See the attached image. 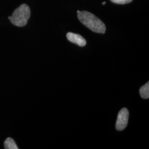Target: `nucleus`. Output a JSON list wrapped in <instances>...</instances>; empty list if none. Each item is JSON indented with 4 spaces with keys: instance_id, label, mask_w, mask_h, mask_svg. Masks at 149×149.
Segmentation results:
<instances>
[{
    "instance_id": "obj_1",
    "label": "nucleus",
    "mask_w": 149,
    "mask_h": 149,
    "mask_svg": "<svg viewBox=\"0 0 149 149\" xmlns=\"http://www.w3.org/2000/svg\"><path fill=\"white\" fill-rule=\"evenodd\" d=\"M78 18L84 26L92 31L104 34L106 32L104 23L96 16L87 11H81L78 13Z\"/></svg>"
},
{
    "instance_id": "obj_6",
    "label": "nucleus",
    "mask_w": 149,
    "mask_h": 149,
    "mask_svg": "<svg viewBox=\"0 0 149 149\" xmlns=\"http://www.w3.org/2000/svg\"><path fill=\"white\" fill-rule=\"evenodd\" d=\"M4 146L6 149H18L15 141L11 138L6 139L4 142Z\"/></svg>"
},
{
    "instance_id": "obj_5",
    "label": "nucleus",
    "mask_w": 149,
    "mask_h": 149,
    "mask_svg": "<svg viewBox=\"0 0 149 149\" xmlns=\"http://www.w3.org/2000/svg\"><path fill=\"white\" fill-rule=\"evenodd\" d=\"M140 96L144 99H148L149 97V82L143 86L139 90Z\"/></svg>"
},
{
    "instance_id": "obj_3",
    "label": "nucleus",
    "mask_w": 149,
    "mask_h": 149,
    "mask_svg": "<svg viewBox=\"0 0 149 149\" xmlns=\"http://www.w3.org/2000/svg\"><path fill=\"white\" fill-rule=\"evenodd\" d=\"M129 111L125 108H122L118 114L116 128L118 131L123 130L128 125Z\"/></svg>"
},
{
    "instance_id": "obj_8",
    "label": "nucleus",
    "mask_w": 149,
    "mask_h": 149,
    "mask_svg": "<svg viewBox=\"0 0 149 149\" xmlns=\"http://www.w3.org/2000/svg\"><path fill=\"white\" fill-rule=\"evenodd\" d=\"M106 3V2H104L102 3V5H104Z\"/></svg>"
},
{
    "instance_id": "obj_9",
    "label": "nucleus",
    "mask_w": 149,
    "mask_h": 149,
    "mask_svg": "<svg viewBox=\"0 0 149 149\" xmlns=\"http://www.w3.org/2000/svg\"><path fill=\"white\" fill-rule=\"evenodd\" d=\"M80 11H77V13H79V12H80Z\"/></svg>"
},
{
    "instance_id": "obj_2",
    "label": "nucleus",
    "mask_w": 149,
    "mask_h": 149,
    "mask_svg": "<svg viewBox=\"0 0 149 149\" xmlns=\"http://www.w3.org/2000/svg\"><path fill=\"white\" fill-rule=\"evenodd\" d=\"M31 16V10L28 6L23 4L13 12L9 19L11 23L17 27H24L27 24Z\"/></svg>"
},
{
    "instance_id": "obj_4",
    "label": "nucleus",
    "mask_w": 149,
    "mask_h": 149,
    "mask_svg": "<svg viewBox=\"0 0 149 149\" xmlns=\"http://www.w3.org/2000/svg\"><path fill=\"white\" fill-rule=\"evenodd\" d=\"M66 37L70 42L76 44L80 47H84L86 45L85 39L79 34L69 32L67 34Z\"/></svg>"
},
{
    "instance_id": "obj_7",
    "label": "nucleus",
    "mask_w": 149,
    "mask_h": 149,
    "mask_svg": "<svg viewBox=\"0 0 149 149\" xmlns=\"http://www.w3.org/2000/svg\"><path fill=\"white\" fill-rule=\"evenodd\" d=\"M133 0H111V1L117 4H120V5H124L130 3Z\"/></svg>"
}]
</instances>
